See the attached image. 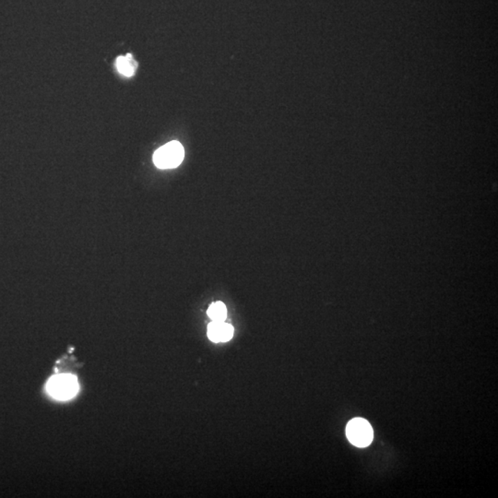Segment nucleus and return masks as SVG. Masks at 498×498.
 I'll return each mask as SVG.
<instances>
[{"label": "nucleus", "instance_id": "1", "mask_svg": "<svg viewBox=\"0 0 498 498\" xmlns=\"http://www.w3.org/2000/svg\"><path fill=\"white\" fill-rule=\"evenodd\" d=\"M184 156V148L181 143L171 142L162 146L154 153L153 163L158 168H176L181 164Z\"/></svg>", "mask_w": 498, "mask_h": 498}, {"label": "nucleus", "instance_id": "2", "mask_svg": "<svg viewBox=\"0 0 498 498\" xmlns=\"http://www.w3.org/2000/svg\"><path fill=\"white\" fill-rule=\"evenodd\" d=\"M346 434L349 442L359 448H365L373 440V429L370 423L362 418H356L349 422Z\"/></svg>", "mask_w": 498, "mask_h": 498}, {"label": "nucleus", "instance_id": "3", "mask_svg": "<svg viewBox=\"0 0 498 498\" xmlns=\"http://www.w3.org/2000/svg\"><path fill=\"white\" fill-rule=\"evenodd\" d=\"M78 391L77 379L70 375H59L53 377L48 383V391L57 399H68L73 397Z\"/></svg>", "mask_w": 498, "mask_h": 498}, {"label": "nucleus", "instance_id": "4", "mask_svg": "<svg viewBox=\"0 0 498 498\" xmlns=\"http://www.w3.org/2000/svg\"><path fill=\"white\" fill-rule=\"evenodd\" d=\"M233 335L234 328L225 322H213L208 326V337L211 342H226Z\"/></svg>", "mask_w": 498, "mask_h": 498}, {"label": "nucleus", "instance_id": "5", "mask_svg": "<svg viewBox=\"0 0 498 498\" xmlns=\"http://www.w3.org/2000/svg\"><path fill=\"white\" fill-rule=\"evenodd\" d=\"M116 68L122 75L126 77L133 76L135 73L137 63L130 54L127 56H120L116 59Z\"/></svg>", "mask_w": 498, "mask_h": 498}, {"label": "nucleus", "instance_id": "6", "mask_svg": "<svg viewBox=\"0 0 498 498\" xmlns=\"http://www.w3.org/2000/svg\"><path fill=\"white\" fill-rule=\"evenodd\" d=\"M207 314L213 322H225L227 317V308L223 303H213L209 308Z\"/></svg>", "mask_w": 498, "mask_h": 498}]
</instances>
